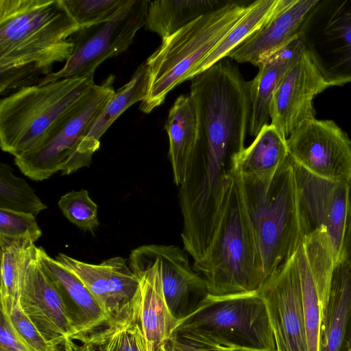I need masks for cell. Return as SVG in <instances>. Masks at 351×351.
I'll list each match as a JSON object with an SVG mask.
<instances>
[{"instance_id": "1", "label": "cell", "mask_w": 351, "mask_h": 351, "mask_svg": "<svg viewBox=\"0 0 351 351\" xmlns=\"http://www.w3.org/2000/svg\"><path fill=\"white\" fill-rule=\"evenodd\" d=\"M80 27L62 0H0L1 95L34 85L68 61Z\"/></svg>"}, {"instance_id": "2", "label": "cell", "mask_w": 351, "mask_h": 351, "mask_svg": "<svg viewBox=\"0 0 351 351\" xmlns=\"http://www.w3.org/2000/svg\"><path fill=\"white\" fill-rule=\"evenodd\" d=\"M193 269L204 280L208 295L215 297L258 291L265 282L262 260L234 176L226 180L219 224L205 256Z\"/></svg>"}, {"instance_id": "3", "label": "cell", "mask_w": 351, "mask_h": 351, "mask_svg": "<svg viewBox=\"0 0 351 351\" xmlns=\"http://www.w3.org/2000/svg\"><path fill=\"white\" fill-rule=\"evenodd\" d=\"M93 77L22 88L0 101V147L18 158L38 149L89 96Z\"/></svg>"}, {"instance_id": "4", "label": "cell", "mask_w": 351, "mask_h": 351, "mask_svg": "<svg viewBox=\"0 0 351 351\" xmlns=\"http://www.w3.org/2000/svg\"><path fill=\"white\" fill-rule=\"evenodd\" d=\"M232 174L244 199L266 280L295 253L306 236L293 165L289 156L270 184Z\"/></svg>"}, {"instance_id": "5", "label": "cell", "mask_w": 351, "mask_h": 351, "mask_svg": "<svg viewBox=\"0 0 351 351\" xmlns=\"http://www.w3.org/2000/svg\"><path fill=\"white\" fill-rule=\"evenodd\" d=\"M247 5L228 1L162 40L147 59L149 83L139 110L148 114L211 53L246 12Z\"/></svg>"}, {"instance_id": "6", "label": "cell", "mask_w": 351, "mask_h": 351, "mask_svg": "<svg viewBox=\"0 0 351 351\" xmlns=\"http://www.w3.org/2000/svg\"><path fill=\"white\" fill-rule=\"evenodd\" d=\"M181 330L241 345L276 349L267 308L258 291L220 297L208 295L193 312L178 321L173 333Z\"/></svg>"}, {"instance_id": "7", "label": "cell", "mask_w": 351, "mask_h": 351, "mask_svg": "<svg viewBox=\"0 0 351 351\" xmlns=\"http://www.w3.org/2000/svg\"><path fill=\"white\" fill-rule=\"evenodd\" d=\"M149 1L128 0L112 19L81 27L71 37L73 53L64 66L37 84L43 85L69 78L93 77L95 69L108 58L117 56L132 44L145 27Z\"/></svg>"}, {"instance_id": "8", "label": "cell", "mask_w": 351, "mask_h": 351, "mask_svg": "<svg viewBox=\"0 0 351 351\" xmlns=\"http://www.w3.org/2000/svg\"><path fill=\"white\" fill-rule=\"evenodd\" d=\"M298 35L330 86L351 82V0H317Z\"/></svg>"}, {"instance_id": "9", "label": "cell", "mask_w": 351, "mask_h": 351, "mask_svg": "<svg viewBox=\"0 0 351 351\" xmlns=\"http://www.w3.org/2000/svg\"><path fill=\"white\" fill-rule=\"evenodd\" d=\"M114 76L96 84L88 98L55 129L34 152L14 158V164L31 180L42 181L60 171L69 175L82 168L77 149L88 127L114 94Z\"/></svg>"}, {"instance_id": "10", "label": "cell", "mask_w": 351, "mask_h": 351, "mask_svg": "<svg viewBox=\"0 0 351 351\" xmlns=\"http://www.w3.org/2000/svg\"><path fill=\"white\" fill-rule=\"evenodd\" d=\"M293 162L334 182L351 181V140L332 120L306 121L287 138Z\"/></svg>"}, {"instance_id": "11", "label": "cell", "mask_w": 351, "mask_h": 351, "mask_svg": "<svg viewBox=\"0 0 351 351\" xmlns=\"http://www.w3.org/2000/svg\"><path fill=\"white\" fill-rule=\"evenodd\" d=\"M299 271L308 351H319L322 319L328 302L334 250L326 229L306 235L295 251Z\"/></svg>"}, {"instance_id": "12", "label": "cell", "mask_w": 351, "mask_h": 351, "mask_svg": "<svg viewBox=\"0 0 351 351\" xmlns=\"http://www.w3.org/2000/svg\"><path fill=\"white\" fill-rule=\"evenodd\" d=\"M19 303L54 347L65 349L81 337L60 287L43 267L38 254L26 269Z\"/></svg>"}, {"instance_id": "13", "label": "cell", "mask_w": 351, "mask_h": 351, "mask_svg": "<svg viewBox=\"0 0 351 351\" xmlns=\"http://www.w3.org/2000/svg\"><path fill=\"white\" fill-rule=\"evenodd\" d=\"M265 302L276 349L308 351L295 252L258 291Z\"/></svg>"}, {"instance_id": "14", "label": "cell", "mask_w": 351, "mask_h": 351, "mask_svg": "<svg viewBox=\"0 0 351 351\" xmlns=\"http://www.w3.org/2000/svg\"><path fill=\"white\" fill-rule=\"evenodd\" d=\"M292 162L305 235L320 227L325 228L334 250L337 265L339 261L348 210L351 203L349 183L319 178L293 160Z\"/></svg>"}, {"instance_id": "15", "label": "cell", "mask_w": 351, "mask_h": 351, "mask_svg": "<svg viewBox=\"0 0 351 351\" xmlns=\"http://www.w3.org/2000/svg\"><path fill=\"white\" fill-rule=\"evenodd\" d=\"M129 265L139 279L132 314L141 325L148 351H160L169 340L178 321L165 299L160 262L146 245H142L132 251Z\"/></svg>"}, {"instance_id": "16", "label": "cell", "mask_w": 351, "mask_h": 351, "mask_svg": "<svg viewBox=\"0 0 351 351\" xmlns=\"http://www.w3.org/2000/svg\"><path fill=\"white\" fill-rule=\"evenodd\" d=\"M330 86L304 50L274 92L271 124L288 138L302 123L315 118L313 99Z\"/></svg>"}, {"instance_id": "17", "label": "cell", "mask_w": 351, "mask_h": 351, "mask_svg": "<svg viewBox=\"0 0 351 351\" xmlns=\"http://www.w3.org/2000/svg\"><path fill=\"white\" fill-rule=\"evenodd\" d=\"M160 262L162 291L172 315L180 320L193 312L208 295L204 278L173 245H145Z\"/></svg>"}, {"instance_id": "18", "label": "cell", "mask_w": 351, "mask_h": 351, "mask_svg": "<svg viewBox=\"0 0 351 351\" xmlns=\"http://www.w3.org/2000/svg\"><path fill=\"white\" fill-rule=\"evenodd\" d=\"M317 0H295L227 57L239 63L258 66L289 44L297 35L300 25Z\"/></svg>"}, {"instance_id": "19", "label": "cell", "mask_w": 351, "mask_h": 351, "mask_svg": "<svg viewBox=\"0 0 351 351\" xmlns=\"http://www.w3.org/2000/svg\"><path fill=\"white\" fill-rule=\"evenodd\" d=\"M304 51L297 35L285 47L258 66V72L251 81V114L249 133L256 136L270 119L272 97L281 80Z\"/></svg>"}, {"instance_id": "20", "label": "cell", "mask_w": 351, "mask_h": 351, "mask_svg": "<svg viewBox=\"0 0 351 351\" xmlns=\"http://www.w3.org/2000/svg\"><path fill=\"white\" fill-rule=\"evenodd\" d=\"M40 263L60 289L81 337L111 322L95 298L72 272L38 247ZM80 337V338H81Z\"/></svg>"}, {"instance_id": "21", "label": "cell", "mask_w": 351, "mask_h": 351, "mask_svg": "<svg viewBox=\"0 0 351 351\" xmlns=\"http://www.w3.org/2000/svg\"><path fill=\"white\" fill-rule=\"evenodd\" d=\"M148 83V68L145 61L131 79L115 91L88 127L77 149L82 168L90 166L93 154L99 148L101 137L112 123L131 106L146 98Z\"/></svg>"}, {"instance_id": "22", "label": "cell", "mask_w": 351, "mask_h": 351, "mask_svg": "<svg viewBox=\"0 0 351 351\" xmlns=\"http://www.w3.org/2000/svg\"><path fill=\"white\" fill-rule=\"evenodd\" d=\"M289 156L287 138L274 125L267 124L236 157L231 172L270 184Z\"/></svg>"}, {"instance_id": "23", "label": "cell", "mask_w": 351, "mask_h": 351, "mask_svg": "<svg viewBox=\"0 0 351 351\" xmlns=\"http://www.w3.org/2000/svg\"><path fill=\"white\" fill-rule=\"evenodd\" d=\"M165 128L174 182L180 186L191 165L197 140V116L190 95H181L169 110Z\"/></svg>"}, {"instance_id": "24", "label": "cell", "mask_w": 351, "mask_h": 351, "mask_svg": "<svg viewBox=\"0 0 351 351\" xmlns=\"http://www.w3.org/2000/svg\"><path fill=\"white\" fill-rule=\"evenodd\" d=\"M295 0H257L247 5L241 19L230 29L211 53L187 76L193 79L225 58L235 48L260 30L271 19L295 3Z\"/></svg>"}, {"instance_id": "25", "label": "cell", "mask_w": 351, "mask_h": 351, "mask_svg": "<svg viewBox=\"0 0 351 351\" xmlns=\"http://www.w3.org/2000/svg\"><path fill=\"white\" fill-rule=\"evenodd\" d=\"M351 315V273L341 263L333 270L328 302L322 319L319 351H340Z\"/></svg>"}, {"instance_id": "26", "label": "cell", "mask_w": 351, "mask_h": 351, "mask_svg": "<svg viewBox=\"0 0 351 351\" xmlns=\"http://www.w3.org/2000/svg\"><path fill=\"white\" fill-rule=\"evenodd\" d=\"M228 1H149L145 29L156 33L162 40L169 37L199 16L213 12Z\"/></svg>"}, {"instance_id": "27", "label": "cell", "mask_w": 351, "mask_h": 351, "mask_svg": "<svg viewBox=\"0 0 351 351\" xmlns=\"http://www.w3.org/2000/svg\"><path fill=\"white\" fill-rule=\"evenodd\" d=\"M1 302L19 300L29 264L38 256V247L30 237L9 239L0 237Z\"/></svg>"}, {"instance_id": "28", "label": "cell", "mask_w": 351, "mask_h": 351, "mask_svg": "<svg viewBox=\"0 0 351 351\" xmlns=\"http://www.w3.org/2000/svg\"><path fill=\"white\" fill-rule=\"evenodd\" d=\"M79 340L98 348L99 351H148L141 325L132 311L113 319L105 329Z\"/></svg>"}, {"instance_id": "29", "label": "cell", "mask_w": 351, "mask_h": 351, "mask_svg": "<svg viewBox=\"0 0 351 351\" xmlns=\"http://www.w3.org/2000/svg\"><path fill=\"white\" fill-rule=\"evenodd\" d=\"M100 265L108 280L117 319L132 310L139 287V279L128 265L127 261L122 257L108 258L101 262Z\"/></svg>"}, {"instance_id": "30", "label": "cell", "mask_w": 351, "mask_h": 351, "mask_svg": "<svg viewBox=\"0 0 351 351\" xmlns=\"http://www.w3.org/2000/svg\"><path fill=\"white\" fill-rule=\"evenodd\" d=\"M47 208L24 179L15 176L8 164L0 163V209L31 213L36 217Z\"/></svg>"}, {"instance_id": "31", "label": "cell", "mask_w": 351, "mask_h": 351, "mask_svg": "<svg viewBox=\"0 0 351 351\" xmlns=\"http://www.w3.org/2000/svg\"><path fill=\"white\" fill-rule=\"evenodd\" d=\"M55 259L76 276L88 289L110 322L116 318L108 280L100 264L93 265L59 253Z\"/></svg>"}, {"instance_id": "32", "label": "cell", "mask_w": 351, "mask_h": 351, "mask_svg": "<svg viewBox=\"0 0 351 351\" xmlns=\"http://www.w3.org/2000/svg\"><path fill=\"white\" fill-rule=\"evenodd\" d=\"M58 204L64 216L79 228L93 232L99 226L98 206L86 190L68 192L60 197Z\"/></svg>"}, {"instance_id": "33", "label": "cell", "mask_w": 351, "mask_h": 351, "mask_svg": "<svg viewBox=\"0 0 351 351\" xmlns=\"http://www.w3.org/2000/svg\"><path fill=\"white\" fill-rule=\"evenodd\" d=\"M1 313L32 351H61L51 345L22 309L19 300L1 302Z\"/></svg>"}, {"instance_id": "34", "label": "cell", "mask_w": 351, "mask_h": 351, "mask_svg": "<svg viewBox=\"0 0 351 351\" xmlns=\"http://www.w3.org/2000/svg\"><path fill=\"white\" fill-rule=\"evenodd\" d=\"M128 0H62L80 27L104 23L115 17Z\"/></svg>"}, {"instance_id": "35", "label": "cell", "mask_w": 351, "mask_h": 351, "mask_svg": "<svg viewBox=\"0 0 351 351\" xmlns=\"http://www.w3.org/2000/svg\"><path fill=\"white\" fill-rule=\"evenodd\" d=\"M180 341L199 351H278L241 345L224 338L192 330H181L172 334Z\"/></svg>"}, {"instance_id": "36", "label": "cell", "mask_w": 351, "mask_h": 351, "mask_svg": "<svg viewBox=\"0 0 351 351\" xmlns=\"http://www.w3.org/2000/svg\"><path fill=\"white\" fill-rule=\"evenodd\" d=\"M41 236L42 231L34 215L0 209V237L9 239L28 237L35 242Z\"/></svg>"}, {"instance_id": "37", "label": "cell", "mask_w": 351, "mask_h": 351, "mask_svg": "<svg viewBox=\"0 0 351 351\" xmlns=\"http://www.w3.org/2000/svg\"><path fill=\"white\" fill-rule=\"evenodd\" d=\"M0 351H32L16 334L2 313L0 323Z\"/></svg>"}, {"instance_id": "38", "label": "cell", "mask_w": 351, "mask_h": 351, "mask_svg": "<svg viewBox=\"0 0 351 351\" xmlns=\"http://www.w3.org/2000/svg\"><path fill=\"white\" fill-rule=\"evenodd\" d=\"M339 263H343L351 273V203L348 210Z\"/></svg>"}, {"instance_id": "39", "label": "cell", "mask_w": 351, "mask_h": 351, "mask_svg": "<svg viewBox=\"0 0 351 351\" xmlns=\"http://www.w3.org/2000/svg\"><path fill=\"white\" fill-rule=\"evenodd\" d=\"M160 351H199L180 341L176 336L171 335L169 340Z\"/></svg>"}, {"instance_id": "40", "label": "cell", "mask_w": 351, "mask_h": 351, "mask_svg": "<svg viewBox=\"0 0 351 351\" xmlns=\"http://www.w3.org/2000/svg\"><path fill=\"white\" fill-rule=\"evenodd\" d=\"M83 346H77L73 342L69 347L65 349L64 351H94L93 348L85 342H82Z\"/></svg>"}, {"instance_id": "41", "label": "cell", "mask_w": 351, "mask_h": 351, "mask_svg": "<svg viewBox=\"0 0 351 351\" xmlns=\"http://www.w3.org/2000/svg\"><path fill=\"white\" fill-rule=\"evenodd\" d=\"M349 351H351V343H350V347Z\"/></svg>"}]
</instances>
